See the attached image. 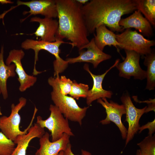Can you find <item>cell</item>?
<instances>
[{
    "label": "cell",
    "mask_w": 155,
    "mask_h": 155,
    "mask_svg": "<svg viewBox=\"0 0 155 155\" xmlns=\"http://www.w3.org/2000/svg\"><path fill=\"white\" fill-rule=\"evenodd\" d=\"M155 135L153 136L148 135L137 144L143 155H155Z\"/></svg>",
    "instance_id": "603a6c76"
},
{
    "label": "cell",
    "mask_w": 155,
    "mask_h": 155,
    "mask_svg": "<svg viewBox=\"0 0 155 155\" xmlns=\"http://www.w3.org/2000/svg\"><path fill=\"white\" fill-rule=\"evenodd\" d=\"M3 57L4 47L2 46L0 52V90L3 99H6L8 97L7 80L9 78L16 76V66L13 63L7 65L4 63Z\"/></svg>",
    "instance_id": "ffe728a7"
},
{
    "label": "cell",
    "mask_w": 155,
    "mask_h": 155,
    "mask_svg": "<svg viewBox=\"0 0 155 155\" xmlns=\"http://www.w3.org/2000/svg\"><path fill=\"white\" fill-rule=\"evenodd\" d=\"M116 37L120 44V48L134 51L140 55L145 56L151 53L152 51L151 47L155 44L154 40L147 39L141 34L130 29L116 34Z\"/></svg>",
    "instance_id": "52a82bcc"
},
{
    "label": "cell",
    "mask_w": 155,
    "mask_h": 155,
    "mask_svg": "<svg viewBox=\"0 0 155 155\" xmlns=\"http://www.w3.org/2000/svg\"><path fill=\"white\" fill-rule=\"evenodd\" d=\"M2 114V113H1L0 109V115H1Z\"/></svg>",
    "instance_id": "836d02e7"
},
{
    "label": "cell",
    "mask_w": 155,
    "mask_h": 155,
    "mask_svg": "<svg viewBox=\"0 0 155 155\" xmlns=\"http://www.w3.org/2000/svg\"><path fill=\"white\" fill-rule=\"evenodd\" d=\"M17 5L11 8V10L21 5L27 6L30 10L24 11V15L29 13V15L25 18L22 19V22L26 18L32 15L40 14L44 17L56 18L57 17V6L55 0H33L28 1L18 0Z\"/></svg>",
    "instance_id": "4fadbf2b"
},
{
    "label": "cell",
    "mask_w": 155,
    "mask_h": 155,
    "mask_svg": "<svg viewBox=\"0 0 155 155\" xmlns=\"http://www.w3.org/2000/svg\"><path fill=\"white\" fill-rule=\"evenodd\" d=\"M70 136L64 133L59 139L54 142L49 140L50 135L45 132L39 139L40 147L35 153V155H58L61 151H64L68 144L70 143Z\"/></svg>",
    "instance_id": "2e32d148"
},
{
    "label": "cell",
    "mask_w": 155,
    "mask_h": 155,
    "mask_svg": "<svg viewBox=\"0 0 155 155\" xmlns=\"http://www.w3.org/2000/svg\"><path fill=\"white\" fill-rule=\"evenodd\" d=\"M49 109V117L43 120L41 116H38L36 123L42 128H46L51 132L52 142L59 139L64 133L70 136H74L69 127L68 120L64 117L58 107L51 104Z\"/></svg>",
    "instance_id": "8992f818"
},
{
    "label": "cell",
    "mask_w": 155,
    "mask_h": 155,
    "mask_svg": "<svg viewBox=\"0 0 155 155\" xmlns=\"http://www.w3.org/2000/svg\"><path fill=\"white\" fill-rule=\"evenodd\" d=\"M45 132L44 128L37 123H34L26 133L17 137L13 142L17 146L11 155H26L27 149L30 141L35 138H40Z\"/></svg>",
    "instance_id": "ac0fdd59"
},
{
    "label": "cell",
    "mask_w": 155,
    "mask_h": 155,
    "mask_svg": "<svg viewBox=\"0 0 155 155\" xmlns=\"http://www.w3.org/2000/svg\"><path fill=\"white\" fill-rule=\"evenodd\" d=\"M137 10L145 16L151 24L155 25V0H136Z\"/></svg>",
    "instance_id": "7402d4cb"
},
{
    "label": "cell",
    "mask_w": 155,
    "mask_h": 155,
    "mask_svg": "<svg viewBox=\"0 0 155 155\" xmlns=\"http://www.w3.org/2000/svg\"><path fill=\"white\" fill-rule=\"evenodd\" d=\"M58 155H65L64 151H61Z\"/></svg>",
    "instance_id": "d6a6232c"
},
{
    "label": "cell",
    "mask_w": 155,
    "mask_h": 155,
    "mask_svg": "<svg viewBox=\"0 0 155 155\" xmlns=\"http://www.w3.org/2000/svg\"><path fill=\"white\" fill-rule=\"evenodd\" d=\"M58 84L61 93L64 95L69 94L71 91L73 81L65 76L55 77Z\"/></svg>",
    "instance_id": "484cf974"
},
{
    "label": "cell",
    "mask_w": 155,
    "mask_h": 155,
    "mask_svg": "<svg viewBox=\"0 0 155 155\" xmlns=\"http://www.w3.org/2000/svg\"><path fill=\"white\" fill-rule=\"evenodd\" d=\"M79 55L74 58H68L65 60L69 64L77 62L90 63L94 68L97 67L101 62L110 59L111 55L106 53L99 49L96 45L94 38L83 46L79 51Z\"/></svg>",
    "instance_id": "8fae6325"
},
{
    "label": "cell",
    "mask_w": 155,
    "mask_h": 155,
    "mask_svg": "<svg viewBox=\"0 0 155 155\" xmlns=\"http://www.w3.org/2000/svg\"><path fill=\"white\" fill-rule=\"evenodd\" d=\"M144 64L147 67L146 89L149 90H154L155 88V53L154 50L144 57Z\"/></svg>",
    "instance_id": "44dd1931"
},
{
    "label": "cell",
    "mask_w": 155,
    "mask_h": 155,
    "mask_svg": "<svg viewBox=\"0 0 155 155\" xmlns=\"http://www.w3.org/2000/svg\"><path fill=\"white\" fill-rule=\"evenodd\" d=\"M26 99L23 97L19 98V102L11 105V111L10 115L7 117L3 116L0 117V130L8 139L14 142L19 135L26 133L32 126L36 113L38 111L35 107L31 122L28 126L24 131H21L20 128L21 117L19 111L26 104Z\"/></svg>",
    "instance_id": "5b68a950"
},
{
    "label": "cell",
    "mask_w": 155,
    "mask_h": 155,
    "mask_svg": "<svg viewBox=\"0 0 155 155\" xmlns=\"http://www.w3.org/2000/svg\"><path fill=\"white\" fill-rule=\"evenodd\" d=\"M0 3L2 4H7V3H13L10 1H8L6 0H0Z\"/></svg>",
    "instance_id": "f1b7e54d"
},
{
    "label": "cell",
    "mask_w": 155,
    "mask_h": 155,
    "mask_svg": "<svg viewBox=\"0 0 155 155\" xmlns=\"http://www.w3.org/2000/svg\"><path fill=\"white\" fill-rule=\"evenodd\" d=\"M98 103L105 108L106 114V118L101 120L100 123L103 125L109 124L112 122L118 127L120 131L122 138L125 139L127 129L121 121L122 115L125 114V108L123 104H119L112 100L108 102L106 98H103L97 100Z\"/></svg>",
    "instance_id": "30bf717a"
},
{
    "label": "cell",
    "mask_w": 155,
    "mask_h": 155,
    "mask_svg": "<svg viewBox=\"0 0 155 155\" xmlns=\"http://www.w3.org/2000/svg\"><path fill=\"white\" fill-rule=\"evenodd\" d=\"M49 84L52 87L51 93V99L64 117L72 121L78 122L80 125L85 117L89 106L81 108L76 100L71 96L61 94L56 78L50 77L48 79Z\"/></svg>",
    "instance_id": "277c9868"
},
{
    "label": "cell",
    "mask_w": 155,
    "mask_h": 155,
    "mask_svg": "<svg viewBox=\"0 0 155 155\" xmlns=\"http://www.w3.org/2000/svg\"><path fill=\"white\" fill-rule=\"evenodd\" d=\"M30 22H38L39 26L35 32L29 35L34 34L37 38H40L38 40L46 42L56 41L59 28L58 22L56 19L35 16L30 19Z\"/></svg>",
    "instance_id": "9a60e30c"
},
{
    "label": "cell",
    "mask_w": 155,
    "mask_h": 155,
    "mask_svg": "<svg viewBox=\"0 0 155 155\" xmlns=\"http://www.w3.org/2000/svg\"><path fill=\"white\" fill-rule=\"evenodd\" d=\"M119 25L123 30L125 29L133 28L148 37H151L153 34L151 24L138 10L135 11L129 17L121 19Z\"/></svg>",
    "instance_id": "e0dca14e"
},
{
    "label": "cell",
    "mask_w": 155,
    "mask_h": 155,
    "mask_svg": "<svg viewBox=\"0 0 155 155\" xmlns=\"http://www.w3.org/2000/svg\"><path fill=\"white\" fill-rule=\"evenodd\" d=\"M119 59H117L113 65L101 75H96L93 74L90 71L88 64L84 65V69L90 74L93 83V87L91 89L89 90L86 98V103L88 105H90L93 101L99 98H111L113 94L112 92L104 89L102 87V83L106 75L111 69L116 67L119 63Z\"/></svg>",
    "instance_id": "5bb4252c"
},
{
    "label": "cell",
    "mask_w": 155,
    "mask_h": 155,
    "mask_svg": "<svg viewBox=\"0 0 155 155\" xmlns=\"http://www.w3.org/2000/svg\"><path fill=\"white\" fill-rule=\"evenodd\" d=\"M58 19L57 40L66 39L79 51L89 42L82 7L76 0H55Z\"/></svg>",
    "instance_id": "7a4b0ae2"
},
{
    "label": "cell",
    "mask_w": 155,
    "mask_h": 155,
    "mask_svg": "<svg viewBox=\"0 0 155 155\" xmlns=\"http://www.w3.org/2000/svg\"><path fill=\"white\" fill-rule=\"evenodd\" d=\"M148 129V135H152L155 131V119L151 122L140 127L139 129V133H140L143 130Z\"/></svg>",
    "instance_id": "4316f807"
},
{
    "label": "cell",
    "mask_w": 155,
    "mask_h": 155,
    "mask_svg": "<svg viewBox=\"0 0 155 155\" xmlns=\"http://www.w3.org/2000/svg\"><path fill=\"white\" fill-rule=\"evenodd\" d=\"M81 155H92L89 152L82 150H81Z\"/></svg>",
    "instance_id": "4dcf8cb0"
},
{
    "label": "cell",
    "mask_w": 155,
    "mask_h": 155,
    "mask_svg": "<svg viewBox=\"0 0 155 155\" xmlns=\"http://www.w3.org/2000/svg\"><path fill=\"white\" fill-rule=\"evenodd\" d=\"M24 55L25 53L22 50L13 49L9 52L5 61L7 65L12 63L15 65V71L18 75L17 79L20 84L19 89L21 92H24L33 86L37 80L33 75L28 74L24 69L21 60Z\"/></svg>",
    "instance_id": "7c38bea8"
},
{
    "label": "cell",
    "mask_w": 155,
    "mask_h": 155,
    "mask_svg": "<svg viewBox=\"0 0 155 155\" xmlns=\"http://www.w3.org/2000/svg\"><path fill=\"white\" fill-rule=\"evenodd\" d=\"M126 57L122 62L116 67L119 71V76L128 79L133 77L135 79L143 80L146 78V71L140 64V55L132 51L125 50Z\"/></svg>",
    "instance_id": "9c48e42d"
},
{
    "label": "cell",
    "mask_w": 155,
    "mask_h": 155,
    "mask_svg": "<svg viewBox=\"0 0 155 155\" xmlns=\"http://www.w3.org/2000/svg\"><path fill=\"white\" fill-rule=\"evenodd\" d=\"M88 85L78 83L75 80L73 81L70 96L77 100L80 98H86L89 90Z\"/></svg>",
    "instance_id": "cb8c5ba5"
},
{
    "label": "cell",
    "mask_w": 155,
    "mask_h": 155,
    "mask_svg": "<svg viewBox=\"0 0 155 155\" xmlns=\"http://www.w3.org/2000/svg\"><path fill=\"white\" fill-rule=\"evenodd\" d=\"M1 94V90H0V94Z\"/></svg>",
    "instance_id": "e575fe53"
},
{
    "label": "cell",
    "mask_w": 155,
    "mask_h": 155,
    "mask_svg": "<svg viewBox=\"0 0 155 155\" xmlns=\"http://www.w3.org/2000/svg\"><path fill=\"white\" fill-rule=\"evenodd\" d=\"M96 34H94V42L98 48L103 51L106 46H115L119 51L120 44L117 41L116 34L108 29L104 25H101L96 30Z\"/></svg>",
    "instance_id": "d6986e66"
},
{
    "label": "cell",
    "mask_w": 155,
    "mask_h": 155,
    "mask_svg": "<svg viewBox=\"0 0 155 155\" xmlns=\"http://www.w3.org/2000/svg\"><path fill=\"white\" fill-rule=\"evenodd\" d=\"M136 155H143L141 153L140 149L137 150L136 151Z\"/></svg>",
    "instance_id": "1f68e13d"
},
{
    "label": "cell",
    "mask_w": 155,
    "mask_h": 155,
    "mask_svg": "<svg viewBox=\"0 0 155 155\" xmlns=\"http://www.w3.org/2000/svg\"><path fill=\"white\" fill-rule=\"evenodd\" d=\"M121 100L125 108V121L127 122L128 124L125 139L126 146L139 131L140 127L139 124L140 120L142 116L145 113L147 106L142 108H137L133 103L129 95L127 92L123 94L121 97Z\"/></svg>",
    "instance_id": "ba28073f"
},
{
    "label": "cell",
    "mask_w": 155,
    "mask_h": 155,
    "mask_svg": "<svg viewBox=\"0 0 155 155\" xmlns=\"http://www.w3.org/2000/svg\"><path fill=\"white\" fill-rule=\"evenodd\" d=\"M16 144L0 132V155H11L16 147Z\"/></svg>",
    "instance_id": "d4e9b609"
},
{
    "label": "cell",
    "mask_w": 155,
    "mask_h": 155,
    "mask_svg": "<svg viewBox=\"0 0 155 155\" xmlns=\"http://www.w3.org/2000/svg\"><path fill=\"white\" fill-rule=\"evenodd\" d=\"M71 148V146L69 143L68 144L66 149L64 151L65 155H76L73 153Z\"/></svg>",
    "instance_id": "83f0119b"
},
{
    "label": "cell",
    "mask_w": 155,
    "mask_h": 155,
    "mask_svg": "<svg viewBox=\"0 0 155 155\" xmlns=\"http://www.w3.org/2000/svg\"><path fill=\"white\" fill-rule=\"evenodd\" d=\"M78 3L83 5H85L89 1L88 0H76Z\"/></svg>",
    "instance_id": "f546056e"
},
{
    "label": "cell",
    "mask_w": 155,
    "mask_h": 155,
    "mask_svg": "<svg viewBox=\"0 0 155 155\" xmlns=\"http://www.w3.org/2000/svg\"><path fill=\"white\" fill-rule=\"evenodd\" d=\"M82 9L90 35L102 24L113 32H123L119 25L121 17L137 10V5L136 0H91Z\"/></svg>",
    "instance_id": "6da1fadb"
},
{
    "label": "cell",
    "mask_w": 155,
    "mask_h": 155,
    "mask_svg": "<svg viewBox=\"0 0 155 155\" xmlns=\"http://www.w3.org/2000/svg\"><path fill=\"white\" fill-rule=\"evenodd\" d=\"M63 43L71 44L70 42H66L63 40H57L54 42H46L40 40L27 39L21 43V47L25 50L32 49L34 52V61L33 74L37 75L42 73L36 69V62L38 60V55L40 51L46 50L53 55L55 59L53 63L54 69V77L59 76V74L63 72L67 67L69 63L64 60L59 55L60 50L59 47Z\"/></svg>",
    "instance_id": "3957f363"
}]
</instances>
